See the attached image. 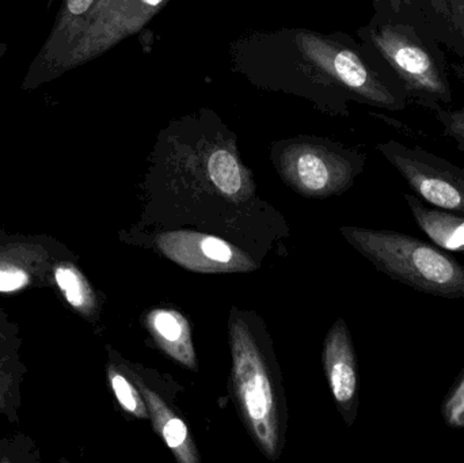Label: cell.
Instances as JSON below:
<instances>
[{
  "label": "cell",
  "mask_w": 464,
  "mask_h": 463,
  "mask_svg": "<svg viewBox=\"0 0 464 463\" xmlns=\"http://www.w3.org/2000/svg\"><path fill=\"white\" fill-rule=\"evenodd\" d=\"M292 48L297 52L286 62V90H332L341 101H357L365 105L383 108L395 94L394 73L383 59L364 43H357L349 35L316 34L313 32H284ZM283 78L281 81H284Z\"/></svg>",
  "instance_id": "6da1fadb"
},
{
  "label": "cell",
  "mask_w": 464,
  "mask_h": 463,
  "mask_svg": "<svg viewBox=\"0 0 464 463\" xmlns=\"http://www.w3.org/2000/svg\"><path fill=\"white\" fill-rule=\"evenodd\" d=\"M357 34L389 64L411 102L430 111L451 103L446 54L430 33L411 22L375 14Z\"/></svg>",
  "instance_id": "7a4b0ae2"
},
{
  "label": "cell",
  "mask_w": 464,
  "mask_h": 463,
  "mask_svg": "<svg viewBox=\"0 0 464 463\" xmlns=\"http://www.w3.org/2000/svg\"><path fill=\"white\" fill-rule=\"evenodd\" d=\"M341 233L392 280L428 295L464 299V265L435 244L398 231L343 227Z\"/></svg>",
  "instance_id": "3957f363"
},
{
  "label": "cell",
  "mask_w": 464,
  "mask_h": 463,
  "mask_svg": "<svg viewBox=\"0 0 464 463\" xmlns=\"http://www.w3.org/2000/svg\"><path fill=\"white\" fill-rule=\"evenodd\" d=\"M232 385L246 426L264 454L280 453V408L275 378L245 321L231 318Z\"/></svg>",
  "instance_id": "277c9868"
},
{
  "label": "cell",
  "mask_w": 464,
  "mask_h": 463,
  "mask_svg": "<svg viewBox=\"0 0 464 463\" xmlns=\"http://www.w3.org/2000/svg\"><path fill=\"white\" fill-rule=\"evenodd\" d=\"M364 162L360 152L316 141H291L278 155L284 178L307 196L343 192L362 170Z\"/></svg>",
  "instance_id": "5b68a950"
},
{
  "label": "cell",
  "mask_w": 464,
  "mask_h": 463,
  "mask_svg": "<svg viewBox=\"0 0 464 463\" xmlns=\"http://www.w3.org/2000/svg\"><path fill=\"white\" fill-rule=\"evenodd\" d=\"M417 198L436 208L464 215V169L421 147L397 140L378 144Z\"/></svg>",
  "instance_id": "8992f818"
},
{
  "label": "cell",
  "mask_w": 464,
  "mask_h": 463,
  "mask_svg": "<svg viewBox=\"0 0 464 463\" xmlns=\"http://www.w3.org/2000/svg\"><path fill=\"white\" fill-rule=\"evenodd\" d=\"M163 3L165 0H97L63 63L62 73L95 59L136 32Z\"/></svg>",
  "instance_id": "52a82bcc"
},
{
  "label": "cell",
  "mask_w": 464,
  "mask_h": 463,
  "mask_svg": "<svg viewBox=\"0 0 464 463\" xmlns=\"http://www.w3.org/2000/svg\"><path fill=\"white\" fill-rule=\"evenodd\" d=\"M95 3L97 0H63L53 29L30 65L22 89H37L41 84L62 75L63 63L81 35L84 22Z\"/></svg>",
  "instance_id": "ba28073f"
},
{
  "label": "cell",
  "mask_w": 464,
  "mask_h": 463,
  "mask_svg": "<svg viewBox=\"0 0 464 463\" xmlns=\"http://www.w3.org/2000/svg\"><path fill=\"white\" fill-rule=\"evenodd\" d=\"M324 364L333 397L348 424H352L359 402V372L353 342L343 320H338L327 334Z\"/></svg>",
  "instance_id": "9c48e42d"
},
{
  "label": "cell",
  "mask_w": 464,
  "mask_h": 463,
  "mask_svg": "<svg viewBox=\"0 0 464 463\" xmlns=\"http://www.w3.org/2000/svg\"><path fill=\"white\" fill-rule=\"evenodd\" d=\"M414 222L440 249L464 255V215L428 207L414 193H403Z\"/></svg>",
  "instance_id": "30bf717a"
},
{
  "label": "cell",
  "mask_w": 464,
  "mask_h": 463,
  "mask_svg": "<svg viewBox=\"0 0 464 463\" xmlns=\"http://www.w3.org/2000/svg\"><path fill=\"white\" fill-rule=\"evenodd\" d=\"M147 325L158 344L184 366L196 370L190 329L188 321L173 310H154L147 317Z\"/></svg>",
  "instance_id": "8fae6325"
},
{
  "label": "cell",
  "mask_w": 464,
  "mask_h": 463,
  "mask_svg": "<svg viewBox=\"0 0 464 463\" xmlns=\"http://www.w3.org/2000/svg\"><path fill=\"white\" fill-rule=\"evenodd\" d=\"M144 400L150 410L155 429L160 432L168 448L173 451L177 459L184 463H196L198 461L195 446L190 439L189 429L181 419L177 418L165 402L152 393L149 389L141 388Z\"/></svg>",
  "instance_id": "7c38bea8"
},
{
  "label": "cell",
  "mask_w": 464,
  "mask_h": 463,
  "mask_svg": "<svg viewBox=\"0 0 464 463\" xmlns=\"http://www.w3.org/2000/svg\"><path fill=\"white\" fill-rule=\"evenodd\" d=\"M435 37L464 54V0H428Z\"/></svg>",
  "instance_id": "4fadbf2b"
},
{
  "label": "cell",
  "mask_w": 464,
  "mask_h": 463,
  "mask_svg": "<svg viewBox=\"0 0 464 463\" xmlns=\"http://www.w3.org/2000/svg\"><path fill=\"white\" fill-rule=\"evenodd\" d=\"M207 174L218 190L237 196L245 185V173L231 147L219 144L207 157Z\"/></svg>",
  "instance_id": "5bb4252c"
},
{
  "label": "cell",
  "mask_w": 464,
  "mask_h": 463,
  "mask_svg": "<svg viewBox=\"0 0 464 463\" xmlns=\"http://www.w3.org/2000/svg\"><path fill=\"white\" fill-rule=\"evenodd\" d=\"M372 3L376 15L411 22L435 37L428 0H372Z\"/></svg>",
  "instance_id": "9a60e30c"
},
{
  "label": "cell",
  "mask_w": 464,
  "mask_h": 463,
  "mask_svg": "<svg viewBox=\"0 0 464 463\" xmlns=\"http://www.w3.org/2000/svg\"><path fill=\"white\" fill-rule=\"evenodd\" d=\"M440 413L449 429L455 431L464 429V369L444 397Z\"/></svg>",
  "instance_id": "2e32d148"
},
{
  "label": "cell",
  "mask_w": 464,
  "mask_h": 463,
  "mask_svg": "<svg viewBox=\"0 0 464 463\" xmlns=\"http://www.w3.org/2000/svg\"><path fill=\"white\" fill-rule=\"evenodd\" d=\"M111 383L117 400L127 412L132 413V415L140 419L149 418V410L144 405L143 399L139 396L136 389L121 374L111 372Z\"/></svg>",
  "instance_id": "e0dca14e"
},
{
  "label": "cell",
  "mask_w": 464,
  "mask_h": 463,
  "mask_svg": "<svg viewBox=\"0 0 464 463\" xmlns=\"http://www.w3.org/2000/svg\"><path fill=\"white\" fill-rule=\"evenodd\" d=\"M438 121L443 127L444 135L457 143L458 149L464 155V100L457 109L436 106L432 111Z\"/></svg>",
  "instance_id": "ac0fdd59"
},
{
  "label": "cell",
  "mask_w": 464,
  "mask_h": 463,
  "mask_svg": "<svg viewBox=\"0 0 464 463\" xmlns=\"http://www.w3.org/2000/svg\"><path fill=\"white\" fill-rule=\"evenodd\" d=\"M56 282L59 287L62 288L63 293L65 294L67 301L73 307H82L86 304L87 296L84 293L83 283H82L81 277L78 276L75 271L62 266L56 271Z\"/></svg>",
  "instance_id": "d6986e66"
},
{
  "label": "cell",
  "mask_w": 464,
  "mask_h": 463,
  "mask_svg": "<svg viewBox=\"0 0 464 463\" xmlns=\"http://www.w3.org/2000/svg\"><path fill=\"white\" fill-rule=\"evenodd\" d=\"M27 282L26 275L21 271H0V291L18 290Z\"/></svg>",
  "instance_id": "ffe728a7"
},
{
  "label": "cell",
  "mask_w": 464,
  "mask_h": 463,
  "mask_svg": "<svg viewBox=\"0 0 464 463\" xmlns=\"http://www.w3.org/2000/svg\"><path fill=\"white\" fill-rule=\"evenodd\" d=\"M8 51V45L5 43H0V60L5 56V52Z\"/></svg>",
  "instance_id": "44dd1931"
},
{
  "label": "cell",
  "mask_w": 464,
  "mask_h": 463,
  "mask_svg": "<svg viewBox=\"0 0 464 463\" xmlns=\"http://www.w3.org/2000/svg\"><path fill=\"white\" fill-rule=\"evenodd\" d=\"M463 59H464V54H463Z\"/></svg>",
  "instance_id": "7402d4cb"
}]
</instances>
